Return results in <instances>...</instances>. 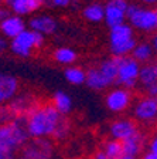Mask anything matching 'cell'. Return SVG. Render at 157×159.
I'll use <instances>...</instances> for the list:
<instances>
[{"mask_svg":"<svg viewBox=\"0 0 157 159\" xmlns=\"http://www.w3.org/2000/svg\"><path fill=\"white\" fill-rule=\"evenodd\" d=\"M61 116L51 104H36L24 116V126L30 138H50Z\"/></svg>","mask_w":157,"mask_h":159,"instance_id":"cell-1","label":"cell"},{"mask_svg":"<svg viewBox=\"0 0 157 159\" xmlns=\"http://www.w3.org/2000/svg\"><path fill=\"white\" fill-rule=\"evenodd\" d=\"M28 138L30 136L24 126V119L19 118L9 124L0 125V149L4 152L16 155L28 141Z\"/></svg>","mask_w":157,"mask_h":159,"instance_id":"cell-2","label":"cell"},{"mask_svg":"<svg viewBox=\"0 0 157 159\" xmlns=\"http://www.w3.org/2000/svg\"><path fill=\"white\" fill-rule=\"evenodd\" d=\"M44 43L43 34L33 31V30H24L19 34L17 37H14L10 43V50L13 51L16 56L27 58L31 56L33 50L40 47Z\"/></svg>","mask_w":157,"mask_h":159,"instance_id":"cell-3","label":"cell"},{"mask_svg":"<svg viewBox=\"0 0 157 159\" xmlns=\"http://www.w3.org/2000/svg\"><path fill=\"white\" fill-rule=\"evenodd\" d=\"M116 63H118V78L116 83L120 84L123 88L126 89H133L137 85V75L139 70H140V64L133 58V57H115Z\"/></svg>","mask_w":157,"mask_h":159,"instance_id":"cell-4","label":"cell"},{"mask_svg":"<svg viewBox=\"0 0 157 159\" xmlns=\"http://www.w3.org/2000/svg\"><path fill=\"white\" fill-rule=\"evenodd\" d=\"M54 151L55 148L50 138H28L20 153L21 159H52Z\"/></svg>","mask_w":157,"mask_h":159,"instance_id":"cell-5","label":"cell"},{"mask_svg":"<svg viewBox=\"0 0 157 159\" xmlns=\"http://www.w3.org/2000/svg\"><path fill=\"white\" fill-rule=\"evenodd\" d=\"M126 17L130 20L133 27L143 31H151L157 29V20L154 10L142 9L137 4H128L126 9Z\"/></svg>","mask_w":157,"mask_h":159,"instance_id":"cell-6","label":"cell"},{"mask_svg":"<svg viewBox=\"0 0 157 159\" xmlns=\"http://www.w3.org/2000/svg\"><path fill=\"white\" fill-rule=\"evenodd\" d=\"M132 104V93L126 88H113L105 97L106 108L115 114L124 112Z\"/></svg>","mask_w":157,"mask_h":159,"instance_id":"cell-7","label":"cell"},{"mask_svg":"<svg viewBox=\"0 0 157 159\" xmlns=\"http://www.w3.org/2000/svg\"><path fill=\"white\" fill-rule=\"evenodd\" d=\"M133 116L142 124H154L157 121V102L151 97H143L133 108Z\"/></svg>","mask_w":157,"mask_h":159,"instance_id":"cell-8","label":"cell"},{"mask_svg":"<svg viewBox=\"0 0 157 159\" xmlns=\"http://www.w3.org/2000/svg\"><path fill=\"white\" fill-rule=\"evenodd\" d=\"M139 132V125L134 119L130 118H118L112 121L109 125V134L112 139H116L119 142H123L128 138L133 136Z\"/></svg>","mask_w":157,"mask_h":159,"instance_id":"cell-9","label":"cell"},{"mask_svg":"<svg viewBox=\"0 0 157 159\" xmlns=\"http://www.w3.org/2000/svg\"><path fill=\"white\" fill-rule=\"evenodd\" d=\"M126 9L128 2L126 0H109L105 6V21L109 27H115L118 24L124 23L126 19Z\"/></svg>","mask_w":157,"mask_h":159,"instance_id":"cell-10","label":"cell"},{"mask_svg":"<svg viewBox=\"0 0 157 159\" xmlns=\"http://www.w3.org/2000/svg\"><path fill=\"white\" fill-rule=\"evenodd\" d=\"M9 107L11 108V111L14 112L16 118L24 119V116L30 112V109L33 108L37 104L36 98L30 94H20V95H16L13 99H10Z\"/></svg>","mask_w":157,"mask_h":159,"instance_id":"cell-11","label":"cell"},{"mask_svg":"<svg viewBox=\"0 0 157 159\" xmlns=\"http://www.w3.org/2000/svg\"><path fill=\"white\" fill-rule=\"evenodd\" d=\"M19 93V81L16 77L0 73V104H7Z\"/></svg>","mask_w":157,"mask_h":159,"instance_id":"cell-12","label":"cell"},{"mask_svg":"<svg viewBox=\"0 0 157 159\" xmlns=\"http://www.w3.org/2000/svg\"><path fill=\"white\" fill-rule=\"evenodd\" d=\"M147 145L146 136L139 131L137 134H134L133 136L128 138L126 141L122 142V148H123V155H129V156H136L139 158V155H142Z\"/></svg>","mask_w":157,"mask_h":159,"instance_id":"cell-13","label":"cell"},{"mask_svg":"<svg viewBox=\"0 0 157 159\" xmlns=\"http://www.w3.org/2000/svg\"><path fill=\"white\" fill-rule=\"evenodd\" d=\"M26 30V23L19 16H9L0 21V31L6 37L14 39Z\"/></svg>","mask_w":157,"mask_h":159,"instance_id":"cell-14","label":"cell"},{"mask_svg":"<svg viewBox=\"0 0 157 159\" xmlns=\"http://www.w3.org/2000/svg\"><path fill=\"white\" fill-rule=\"evenodd\" d=\"M30 27L40 34H52L57 30V21L50 16H38L30 20Z\"/></svg>","mask_w":157,"mask_h":159,"instance_id":"cell-15","label":"cell"},{"mask_svg":"<svg viewBox=\"0 0 157 159\" xmlns=\"http://www.w3.org/2000/svg\"><path fill=\"white\" fill-rule=\"evenodd\" d=\"M85 84L94 91H103L109 87V83L98 68H91L88 73H85Z\"/></svg>","mask_w":157,"mask_h":159,"instance_id":"cell-16","label":"cell"},{"mask_svg":"<svg viewBox=\"0 0 157 159\" xmlns=\"http://www.w3.org/2000/svg\"><path fill=\"white\" fill-rule=\"evenodd\" d=\"M54 108L58 111L61 115L67 116L72 111V99L68 94H65L64 91H55L52 95V104Z\"/></svg>","mask_w":157,"mask_h":159,"instance_id":"cell-17","label":"cell"},{"mask_svg":"<svg viewBox=\"0 0 157 159\" xmlns=\"http://www.w3.org/2000/svg\"><path fill=\"white\" fill-rule=\"evenodd\" d=\"M44 4V0H13L10 4L16 14H30L38 10Z\"/></svg>","mask_w":157,"mask_h":159,"instance_id":"cell-18","label":"cell"},{"mask_svg":"<svg viewBox=\"0 0 157 159\" xmlns=\"http://www.w3.org/2000/svg\"><path fill=\"white\" fill-rule=\"evenodd\" d=\"M130 39H134V37H133V30H132V27L129 24L122 23L111 29V46L128 41Z\"/></svg>","mask_w":157,"mask_h":159,"instance_id":"cell-19","label":"cell"},{"mask_svg":"<svg viewBox=\"0 0 157 159\" xmlns=\"http://www.w3.org/2000/svg\"><path fill=\"white\" fill-rule=\"evenodd\" d=\"M98 70L101 71L102 75L105 77V80L109 83V85L116 83V78H118V63H116L115 57L102 61Z\"/></svg>","mask_w":157,"mask_h":159,"instance_id":"cell-20","label":"cell"},{"mask_svg":"<svg viewBox=\"0 0 157 159\" xmlns=\"http://www.w3.org/2000/svg\"><path fill=\"white\" fill-rule=\"evenodd\" d=\"M101 151L106 155L108 159H120L122 156H123L122 142H119L116 139H112V138L108 139V141H105Z\"/></svg>","mask_w":157,"mask_h":159,"instance_id":"cell-21","label":"cell"},{"mask_svg":"<svg viewBox=\"0 0 157 159\" xmlns=\"http://www.w3.org/2000/svg\"><path fill=\"white\" fill-rule=\"evenodd\" d=\"M156 81H157V74L156 70H154V66L146 64V66L140 67L137 75V83H140V85H143L146 88V87H149L150 84L156 83Z\"/></svg>","mask_w":157,"mask_h":159,"instance_id":"cell-22","label":"cell"},{"mask_svg":"<svg viewBox=\"0 0 157 159\" xmlns=\"http://www.w3.org/2000/svg\"><path fill=\"white\" fill-rule=\"evenodd\" d=\"M84 17L92 23H98V21H102L105 16V7L99 3H92L89 6H86L82 11Z\"/></svg>","mask_w":157,"mask_h":159,"instance_id":"cell-23","label":"cell"},{"mask_svg":"<svg viewBox=\"0 0 157 159\" xmlns=\"http://www.w3.org/2000/svg\"><path fill=\"white\" fill-rule=\"evenodd\" d=\"M151 54H153V48L149 43H140L136 44L134 48L132 50V57H133L137 63H144V61H149L151 58Z\"/></svg>","mask_w":157,"mask_h":159,"instance_id":"cell-24","label":"cell"},{"mask_svg":"<svg viewBox=\"0 0 157 159\" xmlns=\"http://www.w3.org/2000/svg\"><path fill=\"white\" fill-rule=\"evenodd\" d=\"M54 60L59 64H65V66H69L76 60V53L72 48H68V47H61V48H57L52 54Z\"/></svg>","mask_w":157,"mask_h":159,"instance_id":"cell-25","label":"cell"},{"mask_svg":"<svg viewBox=\"0 0 157 159\" xmlns=\"http://www.w3.org/2000/svg\"><path fill=\"white\" fill-rule=\"evenodd\" d=\"M69 134H71V122H69V119L67 118V116L62 115L58 125L55 126L54 132H52L51 138L54 139V141H64L65 138L69 136Z\"/></svg>","mask_w":157,"mask_h":159,"instance_id":"cell-26","label":"cell"},{"mask_svg":"<svg viewBox=\"0 0 157 159\" xmlns=\"http://www.w3.org/2000/svg\"><path fill=\"white\" fill-rule=\"evenodd\" d=\"M65 80L72 85H81L85 83V71L78 67H68L65 70Z\"/></svg>","mask_w":157,"mask_h":159,"instance_id":"cell-27","label":"cell"},{"mask_svg":"<svg viewBox=\"0 0 157 159\" xmlns=\"http://www.w3.org/2000/svg\"><path fill=\"white\" fill-rule=\"evenodd\" d=\"M136 46V40L130 39L128 41H123V43L119 44H112L111 46V51L115 57H122V56H128L129 53H132V50Z\"/></svg>","mask_w":157,"mask_h":159,"instance_id":"cell-28","label":"cell"},{"mask_svg":"<svg viewBox=\"0 0 157 159\" xmlns=\"http://www.w3.org/2000/svg\"><path fill=\"white\" fill-rule=\"evenodd\" d=\"M16 118L14 112L11 111V108L9 107V104H0V125H4V124H9Z\"/></svg>","mask_w":157,"mask_h":159,"instance_id":"cell-29","label":"cell"},{"mask_svg":"<svg viewBox=\"0 0 157 159\" xmlns=\"http://www.w3.org/2000/svg\"><path fill=\"white\" fill-rule=\"evenodd\" d=\"M147 149H149V152H153V153H157V135L151 136L150 141L147 142Z\"/></svg>","mask_w":157,"mask_h":159,"instance_id":"cell-30","label":"cell"},{"mask_svg":"<svg viewBox=\"0 0 157 159\" xmlns=\"http://www.w3.org/2000/svg\"><path fill=\"white\" fill-rule=\"evenodd\" d=\"M146 93H147V97L156 98L157 97V81L153 84H150L149 87H146Z\"/></svg>","mask_w":157,"mask_h":159,"instance_id":"cell-31","label":"cell"},{"mask_svg":"<svg viewBox=\"0 0 157 159\" xmlns=\"http://www.w3.org/2000/svg\"><path fill=\"white\" fill-rule=\"evenodd\" d=\"M69 2H71V0H51V3L54 4V6H58V7H65V6H68Z\"/></svg>","mask_w":157,"mask_h":159,"instance_id":"cell-32","label":"cell"},{"mask_svg":"<svg viewBox=\"0 0 157 159\" xmlns=\"http://www.w3.org/2000/svg\"><path fill=\"white\" fill-rule=\"evenodd\" d=\"M0 159H16V155H14V153L4 152V151L0 149Z\"/></svg>","mask_w":157,"mask_h":159,"instance_id":"cell-33","label":"cell"},{"mask_svg":"<svg viewBox=\"0 0 157 159\" xmlns=\"http://www.w3.org/2000/svg\"><path fill=\"white\" fill-rule=\"evenodd\" d=\"M140 159H157V153H153V152H144L143 155H142Z\"/></svg>","mask_w":157,"mask_h":159,"instance_id":"cell-34","label":"cell"},{"mask_svg":"<svg viewBox=\"0 0 157 159\" xmlns=\"http://www.w3.org/2000/svg\"><path fill=\"white\" fill-rule=\"evenodd\" d=\"M10 14H9V11H7V9H4V7H2L0 6V21L2 20H4L6 17H9Z\"/></svg>","mask_w":157,"mask_h":159,"instance_id":"cell-35","label":"cell"},{"mask_svg":"<svg viewBox=\"0 0 157 159\" xmlns=\"http://www.w3.org/2000/svg\"><path fill=\"white\" fill-rule=\"evenodd\" d=\"M92 159H108V158H106V155H105V153L102 152V151H98V152L94 153Z\"/></svg>","mask_w":157,"mask_h":159,"instance_id":"cell-36","label":"cell"},{"mask_svg":"<svg viewBox=\"0 0 157 159\" xmlns=\"http://www.w3.org/2000/svg\"><path fill=\"white\" fill-rule=\"evenodd\" d=\"M6 47H7L6 40L0 37V53H2V51H4V50H6Z\"/></svg>","mask_w":157,"mask_h":159,"instance_id":"cell-37","label":"cell"},{"mask_svg":"<svg viewBox=\"0 0 157 159\" xmlns=\"http://www.w3.org/2000/svg\"><path fill=\"white\" fill-rule=\"evenodd\" d=\"M151 48H154L157 51V33L154 34V37H153V44H151Z\"/></svg>","mask_w":157,"mask_h":159,"instance_id":"cell-38","label":"cell"},{"mask_svg":"<svg viewBox=\"0 0 157 159\" xmlns=\"http://www.w3.org/2000/svg\"><path fill=\"white\" fill-rule=\"evenodd\" d=\"M142 2H144V3H147V4H154V3H157V0H142Z\"/></svg>","mask_w":157,"mask_h":159,"instance_id":"cell-39","label":"cell"},{"mask_svg":"<svg viewBox=\"0 0 157 159\" xmlns=\"http://www.w3.org/2000/svg\"><path fill=\"white\" fill-rule=\"evenodd\" d=\"M120 159H139V158H136V156H129V155H123Z\"/></svg>","mask_w":157,"mask_h":159,"instance_id":"cell-40","label":"cell"},{"mask_svg":"<svg viewBox=\"0 0 157 159\" xmlns=\"http://www.w3.org/2000/svg\"><path fill=\"white\" fill-rule=\"evenodd\" d=\"M154 14H156V20H157V7L154 9Z\"/></svg>","mask_w":157,"mask_h":159,"instance_id":"cell-41","label":"cell"},{"mask_svg":"<svg viewBox=\"0 0 157 159\" xmlns=\"http://www.w3.org/2000/svg\"><path fill=\"white\" fill-rule=\"evenodd\" d=\"M154 70H156V74H157V61H156V64H154Z\"/></svg>","mask_w":157,"mask_h":159,"instance_id":"cell-42","label":"cell"},{"mask_svg":"<svg viewBox=\"0 0 157 159\" xmlns=\"http://www.w3.org/2000/svg\"><path fill=\"white\" fill-rule=\"evenodd\" d=\"M154 99H156V102H157V97H156V98H154Z\"/></svg>","mask_w":157,"mask_h":159,"instance_id":"cell-43","label":"cell"},{"mask_svg":"<svg viewBox=\"0 0 157 159\" xmlns=\"http://www.w3.org/2000/svg\"><path fill=\"white\" fill-rule=\"evenodd\" d=\"M20 159H21V158H20Z\"/></svg>","mask_w":157,"mask_h":159,"instance_id":"cell-44","label":"cell"}]
</instances>
